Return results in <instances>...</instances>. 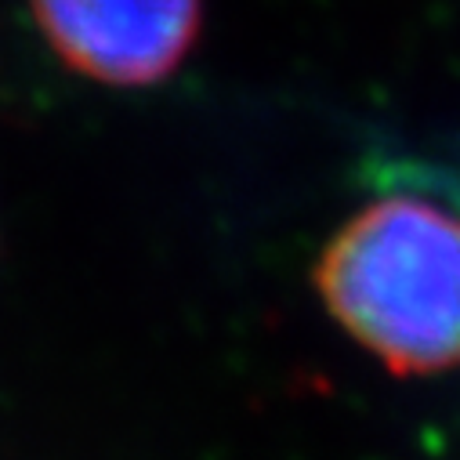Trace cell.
Returning a JSON list of instances; mask_svg holds the SVG:
<instances>
[{
  "mask_svg": "<svg viewBox=\"0 0 460 460\" xmlns=\"http://www.w3.org/2000/svg\"><path fill=\"white\" fill-rule=\"evenodd\" d=\"M315 287L363 349L395 374L460 367V210L435 192H385L319 258Z\"/></svg>",
  "mask_w": 460,
  "mask_h": 460,
  "instance_id": "1",
  "label": "cell"
},
{
  "mask_svg": "<svg viewBox=\"0 0 460 460\" xmlns=\"http://www.w3.org/2000/svg\"><path fill=\"white\" fill-rule=\"evenodd\" d=\"M55 55L102 84H156L189 55L199 0H33Z\"/></svg>",
  "mask_w": 460,
  "mask_h": 460,
  "instance_id": "2",
  "label": "cell"
}]
</instances>
